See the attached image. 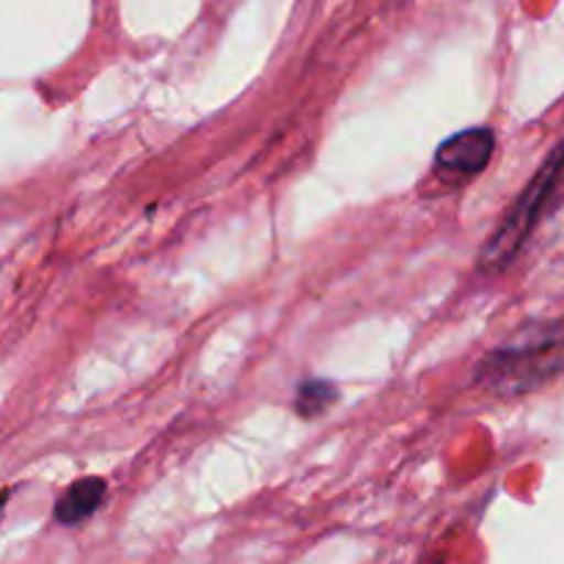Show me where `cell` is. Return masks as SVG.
<instances>
[{
    "label": "cell",
    "mask_w": 564,
    "mask_h": 564,
    "mask_svg": "<svg viewBox=\"0 0 564 564\" xmlns=\"http://www.w3.org/2000/svg\"><path fill=\"white\" fill-rule=\"evenodd\" d=\"M564 375V319L534 325L477 364V383L499 397L527 394Z\"/></svg>",
    "instance_id": "cell-1"
},
{
    "label": "cell",
    "mask_w": 564,
    "mask_h": 564,
    "mask_svg": "<svg viewBox=\"0 0 564 564\" xmlns=\"http://www.w3.org/2000/svg\"><path fill=\"white\" fill-rule=\"evenodd\" d=\"M562 180H564V138L560 147L549 154V160L540 165V171L532 176L527 191L518 196V202L512 204L510 213L505 215L499 229L490 235L488 246H485L482 253H479V268H482L485 273H501V270H507L512 262H516L518 253L523 251V246H527L529 237H532V231L538 229L545 207H549L551 198L556 196V187H560Z\"/></svg>",
    "instance_id": "cell-2"
},
{
    "label": "cell",
    "mask_w": 564,
    "mask_h": 564,
    "mask_svg": "<svg viewBox=\"0 0 564 564\" xmlns=\"http://www.w3.org/2000/svg\"><path fill=\"white\" fill-rule=\"evenodd\" d=\"M496 152V135L488 127H468L457 135L446 138L435 149L433 174L444 185H466L482 174Z\"/></svg>",
    "instance_id": "cell-3"
},
{
    "label": "cell",
    "mask_w": 564,
    "mask_h": 564,
    "mask_svg": "<svg viewBox=\"0 0 564 564\" xmlns=\"http://www.w3.org/2000/svg\"><path fill=\"white\" fill-rule=\"evenodd\" d=\"M105 496H108V482L105 479H77V482H72L61 494L58 505H55V521L61 527H80V523H86L102 507Z\"/></svg>",
    "instance_id": "cell-4"
},
{
    "label": "cell",
    "mask_w": 564,
    "mask_h": 564,
    "mask_svg": "<svg viewBox=\"0 0 564 564\" xmlns=\"http://www.w3.org/2000/svg\"><path fill=\"white\" fill-rule=\"evenodd\" d=\"M336 400H339V391H336L334 383L319 378H308L297 386L295 411L301 413L303 419H317L319 413L328 411Z\"/></svg>",
    "instance_id": "cell-5"
},
{
    "label": "cell",
    "mask_w": 564,
    "mask_h": 564,
    "mask_svg": "<svg viewBox=\"0 0 564 564\" xmlns=\"http://www.w3.org/2000/svg\"><path fill=\"white\" fill-rule=\"evenodd\" d=\"M6 505H9V490H3V494H0V518H3Z\"/></svg>",
    "instance_id": "cell-6"
},
{
    "label": "cell",
    "mask_w": 564,
    "mask_h": 564,
    "mask_svg": "<svg viewBox=\"0 0 564 564\" xmlns=\"http://www.w3.org/2000/svg\"><path fill=\"white\" fill-rule=\"evenodd\" d=\"M435 564H444V562H435Z\"/></svg>",
    "instance_id": "cell-7"
}]
</instances>
